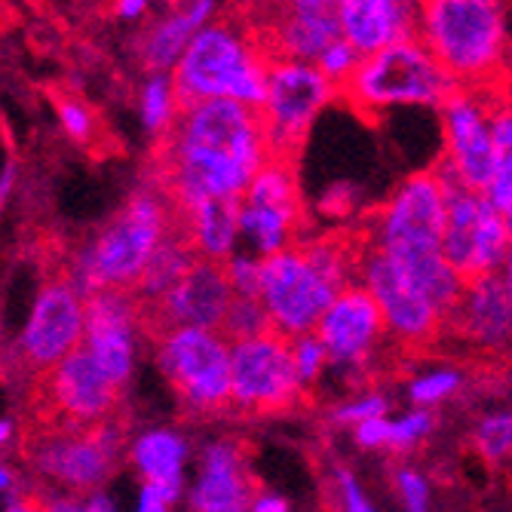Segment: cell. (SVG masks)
<instances>
[{"mask_svg":"<svg viewBox=\"0 0 512 512\" xmlns=\"http://www.w3.org/2000/svg\"><path fill=\"white\" fill-rule=\"evenodd\" d=\"M359 249L362 240L322 237L264 258L258 301L273 332L289 341L316 332L332 301L356 283Z\"/></svg>","mask_w":512,"mask_h":512,"instance_id":"1","label":"cell"},{"mask_svg":"<svg viewBox=\"0 0 512 512\" xmlns=\"http://www.w3.org/2000/svg\"><path fill=\"white\" fill-rule=\"evenodd\" d=\"M270 53L249 19H212L181 56L172 83L181 108L200 102H240L261 108L267 92Z\"/></svg>","mask_w":512,"mask_h":512,"instance_id":"2","label":"cell"},{"mask_svg":"<svg viewBox=\"0 0 512 512\" xmlns=\"http://www.w3.org/2000/svg\"><path fill=\"white\" fill-rule=\"evenodd\" d=\"M172 227L175 212L169 200L154 184H145L99 230L96 240L65 264V276L83 298L96 292H132Z\"/></svg>","mask_w":512,"mask_h":512,"instance_id":"3","label":"cell"},{"mask_svg":"<svg viewBox=\"0 0 512 512\" xmlns=\"http://www.w3.org/2000/svg\"><path fill=\"white\" fill-rule=\"evenodd\" d=\"M417 37L460 89L491 92L509 71L506 10L497 0H427Z\"/></svg>","mask_w":512,"mask_h":512,"instance_id":"4","label":"cell"},{"mask_svg":"<svg viewBox=\"0 0 512 512\" xmlns=\"http://www.w3.org/2000/svg\"><path fill=\"white\" fill-rule=\"evenodd\" d=\"M457 92V83L421 43L402 40L387 50L365 56L341 99L359 114H384L393 108H442Z\"/></svg>","mask_w":512,"mask_h":512,"instance_id":"5","label":"cell"},{"mask_svg":"<svg viewBox=\"0 0 512 512\" xmlns=\"http://www.w3.org/2000/svg\"><path fill=\"white\" fill-rule=\"evenodd\" d=\"M120 387L108 381L86 347L37 375L25 396V427L34 433L89 430L120 417Z\"/></svg>","mask_w":512,"mask_h":512,"instance_id":"6","label":"cell"},{"mask_svg":"<svg viewBox=\"0 0 512 512\" xmlns=\"http://www.w3.org/2000/svg\"><path fill=\"white\" fill-rule=\"evenodd\" d=\"M445 215L448 194L439 169L414 172L368 215L362 243L396 261L442 252Z\"/></svg>","mask_w":512,"mask_h":512,"instance_id":"7","label":"cell"},{"mask_svg":"<svg viewBox=\"0 0 512 512\" xmlns=\"http://www.w3.org/2000/svg\"><path fill=\"white\" fill-rule=\"evenodd\" d=\"M123 451L120 417L89 430L34 433L22 430L19 454L43 476L68 485L74 494H96L117 470Z\"/></svg>","mask_w":512,"mask_h":512,"instance_id":"8","label":"cell"},{"mask_svg":"<svg viewBox=\"0 0 512 512\" xmlns=\"http://www.w3.org/2000/svg\"><path fill=\"white\" fill-rule=\"evenodd\" d=\"M341 96V89L329 83L316 65L292 62V59H270L267 92L258 108L264 135L273 160H289L301 148L316 117Z\"/></svg>","mask_w":512,"mask_h":512,"instance_id":"9","label":"cell"},{"mask_svg":"<svg viewBox=\"0 0 512 512\" xmlns=\"http://www.w3.org/2000/svg\"><path fill=\"white\" fill-rule=\"evenodd\" d=\"M436 169L445 181V194H448L445 237H442L445 261L467 279V283L479 276L500 273L512 249V237L503 221V212L485 194H473L463 188L445 166H436Z\"/></svg>","mask_w":512,"mask_h":512,"instance_id":"10","label":"cell"},{"mask_svg":"<svg viewBox=\"0 0 512 512\" xmlns=\"http://www.w3.org/2000/svg\"><path fill=\"white\" fill-rule=\"evenodd\" d=\"M163 378L194 414H218L230 405V344L221 332L178 329L154 341Z\"/></svg>","mask_w":512,"mask_h":512,"instance_id":"11","label":"cell"},{"mask_svg":"<svg viewBox=\"0 0 512 512\" xmlns=\"http://www.w3.org/2000/svg\"><path fill=\"white\" fill-rule=\"evenodd\" d=\"M356 283L375 298L387 335L408 350H421L445 332V316L411 279V273L390 255L362 243Z\"/></svg>","mask_w":512,"mask_h":512,"instance_id":"12","label":"cell"},{"mask_svg":"<svg viewBox=\"0 0 512 512\" xmlns=\"http://www.w3.org/2000/svg\"><path fill=\"white\" fill-rule=\"evenodd\" d=\"M304 384L283 335L230 344V405L246 414H279L304 399Z\"/></svg>","mask_w":512,"mask_h":512,"instance_id":"13","label":"cell"},{"mask_svg":"<svg viewBox=\"0 0 512 512\" xmlns=\"http://www.w3.org/2000/svg\"><path fill=\"white\" fill-rule=\"evenodd\" d=\"M304 221L298 181L289 160H270L249 184L240 203V237L246 252L273 258L298 246V230Z\"/></svg>","mask_w":512,"mask_h":512,"instance_id":"14","label":"cell"},{"mask_svg":"<svg viewBox=\"0 0 512 512\" xmlns=\"http://www.w3.org/2000/svg\"><path fill=\"white\" fill-rule=\"evenodd\" d=\"M83 332H86L83 295L65 276V270L46 273L34 316L16 350V365L22 368V375L34 381L43 371L65 362L74 350H80Z\"/></svg>","mask_w":512,"mask_h":512,"instance_id":"15","label":"cell"},{"mask_svg":"<svg viewBox=\"0 0 512 512\" xmlns=\"http://www.w3.org/2000/svg\"><path fill=\"white\" fill-rule=\"evenodd\" d=\"M494 96L485 89H460L439 108L445 151L439 166H445L463 188L473 194H488L494 178V135L491 111Z\"/></svg>","mask_w":512,"mask_h":512,"instance_id":"16","label":"cell"},{"mask_svg":"<svg viewBox=\"0 0 512 512\" xmlns=\"http://www.w3.org/2000/svg\"><path fill=\"white\" fill-rule=\"evenodd\" d=\"M234 286H230L224 264L215 261H197L191 273L181 283L163 295L154 304H142V335L157 341L160 335L178 332V329H203V332H221L224 316L234 304Z\"/></svg>","mask_w":512,"mask_h":512,"instance_id":"17","label":"cell"},{"mask_svg":"<svg viewBox=\"0 0 512 512\" xmlns=\"http://www.w3.org/2000/svg\"><path fill=\"white\" fill-rule=\"evenodd\" d=\"M316 338L329 350L335 368L365 371L381 353L387 335L384 316L359 283L347 286L316 325Z\"/></svg>","mask_w":512,"mask_h":512,"instance_id":"18","label":"cell"},{"mask_svg":"<svg viewBox=\"0 0 512 512\" xmlns=\"http://www.w3.org/2000/svg\"><path fill=\"white\" fill-rule=\"evenodd\" d=\"M83 347L114 387H126L135 362V335H142V307L132 292H96L83 298Z\"/></svg>","mask_w":512,"mask_h":512,"instance_id":"19","label":"cell"},{"mask_svg":"<svg viewBox=\"0 0 512 512\" xmlns=\"http://www.w3.org/2000/svg\"><path fill=\"white\" fill-rule=\"evenodd\" d=\"M270 59L316 65V59L341 40L338 0H292L273 7L264 25H255Z\"/></svg>","mask_w":512,"mask_h":512,"instance_id":"20","label":"cell"},{"mask_svg":"<svg viewBox=\"0 0 512 512\" xmlns=\"http://www.w3.org/2000/svg\"><path fill=\"white\" fill-rule=\"evenodd\" d=\"M445 332L485 356L512 353V298L500 273L470 279L463 286L457 307L445 319Z\"/></svg>","mask_w":512,"mask_h":512,"instance_id":"21","label":"cell"},{"mask_svg":"<svg viewBox=\"0 0 512 512\" xmlns=\"http://www.w3.org/2000/svg\"><path fill=\"white\" fill-rule=\"evenodd\" d=\"M252 494L246 448L237 439L209 442L191 488V512H249Z\"/></svg>","mask_w":512,"mask_h":512,"instance_id":"22","label":"cell"},{"mask_svg":"<svg viewBox=\"0 0 512 512\" xmlns=\"http://www.w3.org/2000/svg\"><path fill=\"white\" fill-rule=\"evenodd\" d=\"M341 37L365 59L417 37L421 4L408 0H338Z\"/></svg>","mask_w":512,"mask_h":512,"instance_id":"23","label":"cell"},{"mask_svg":"<svg viewBox=\"0 0 512 512\" xmlns=\"http://www.w3.org/2000/svg\"><path fill=\"white\" fill-rule=\"evenodd\" d=\"M218 7L212 0H197V4L169 7L160 19H154L142 34L135 37V56L145 71L151 74H172L188 53L194 37L215 19Z\"/></svg>","mask_w":512,"mask_h":512,"instance_id":"24","label":"cell"},{"mask_svg":"<svg viewBox=\"0 0 512 512\" xmlns=\"http://www.w3.org/2000/svg\"><path fill=\"white\" fill-rule=\"evenodd\" d=\"M243 200H203L191 209L175 212V227L194 246L203 261L227 264L237 255Z\"/></svg>","mask_w":512,"mask_h":512,"instance_id":"25","label":"cell"},{"mask_svg":"<svg viewBox=\"0 0 512 512\" xmlns=\"http://www.w3.org/2000/svg\"><path fill=\"white\" fill-rule=\"evenodd\" d=\"M200 261V255L194 252V246L184 240V234L178 227L169 230V237L157 246L154 258L148 261L142 279H138V286L132 289V295L142 301V304H154L160 301L163 295H169L184 276L191 273V267Z\"/></svg>","mask_w":512,"mask_h":512,"instance_id":"26","label":"cell"},{"mask_svg":"<svg viewBox=\"0 0 512 512\" xmlns=\"http://www.w3.org/2000/svg\"><path fill=\"white\" fill-rule=\"evenodd\" d=\"M188 442L172 430H151L138 436L132 445V463L145 485H172L181 488L184 460H188Z\"/></svg>","mask_w":512,"mask_h":512,"instance_id":"27","label":"cell"},{"mask_svg":"<svg viewBox=\"0 0 512 512\" xmlns=\"http://www.w3.org/2000/svg\"><path fill=\"white\" fill-rule=\"evenodd\" d=\"M46 96H50L65 132L74 138V145L86 148L89 154H102L108 142L102 129V117L80 96V89H74L71 83H46Z\"/></svg>","mask_w":512,"mask_h":512,"instance_id":"28","label":"cell"},{"mask_svg":"<svg viewBox=\"0 0 512 512\" xmlns=\"http://www.w3.org/2000/svg\"><path fill=\"white\" fill-rule=\"evenodd\" d=\"M491 135H494V178L485 197L500 212H506L512 203V102L506 99L494 102Z\"/></svg>","mask_w":512,"mask_h":512,"instance_id":"29","label":"cell"},{"mask_svg":"<svg viewBox=\"0 0 512 512\" xmlns=\"http://www.w3.org/2000/svg\"><path fill=\"white\" fill-rule=\"evenodd\" d=\"M181 111L184 108L178 102L172 74H151L148 83L142 86V120H145L148 132L157 138V142L175 129Z\"/></svg>","mask_w":512,"mask_h":512,"instance_id":"30","label":"cell"},{"mask_svg":"<svg viewBox=\"0 0 512 512\" xmlns=\"http://www.w3.org/2000/svg\"><path fill=\"white\" fill-rule=\"evenodd\" d=\"M473 448L491 467H500L512 457V408H494L479 417L473 427Z\"/></svg>","mask_w":512,"mask_h":512,"instance_id":"31","label":"cell"},{"mask_svg":"<svg viewBox=\"0 0 512 512\" xmlns=\"http://www.w3.org/2000/svg\"><path fill=\"white\" fill-rule=\"evenodd\" d=\"M273 332L270 316L264 310V304L258 298H234L230 304L221 335L227 338V344H243V341H255Z\"/></svg>","mask_w":512,"mask_h":512,"instance_id":"32","label":"cell"},{"mask_svg":"<svg viewBox=\"0 0 512 512\" xmlns=\"http://www.w3.org/2000/svg\"><path fill=\"white\" fill-rule=\"evenodd\" d=\"M463 387V375L451 365H439V368H430L424 375H417L408 381V399L414 408H427L433 411L436 405L448 402L451 396H457Z\"/></svg>","mask_w":512,"mask_h":512,"instance_id":"33","label":"cell"},{"mask_svg":"<svg viewBox=\"0 0 512 512\" xmlns=\"http://www.w3.org/2000/svg\"><path fill=\"white\" fill-rule=\"evenodd\" d=\"M433 430H436V414L427 408H411L399 417H390L387 448L396 454H405V451L421 445L427 436H433Z\"/></svg>","mask_w":512,"mask_h":512,"instance_id":"34","label":"cell"},{"mask_svg":"<svg viewBox=\"0 0 512 512\" xmlns=\"http://www.w3.org/2000/svg\"><path fill=\"white\" fill-rule=\"evenodd\" d=\"M289 344H292V362H295L298 378H301L304 390H310L313 384H319V378L325 375V368L332 365L329 350H325V344L316 338V332L292 338Z\"/></svg>","mask_w":512,"mask_h":512,"instance_id":"35","label":"cell"},{"mask_svg":"<svg viewBox=\"0 0 512 512\" xmlns=\"http://www.w3.org/2000/svg\"><path fill=\"white\" fill-rule=\"evenodd\" d=\"M359 62H362V56L353 50V46L341 37V40H335L329 50H325L319 59H316V68H319V74L329 80V83H335L338 89H344L350 80H353V74H356V68H359Z\"/></svg>","mask_w":512,"mask_h":512,"instance_id":"36","label":"cell"},{"mask_svg":"<svg viewBox=\"0 0 512 512\" xmlns=\"http://www.w3.org/2000/svg\"><path fill=\"white\" fill-rule=\"evenodd\" d=\"M390 402L384 393H362L356 399H347L341 405H335L332 417L335 424H344V427H362L365 421H378V417H390Z\"/></svg>","mask_w":512,"mask_h":512,"instance_id":"37","label":"cell"},{"mask_svg":"<svg viewBox=\"0 0 512 512\" xmlns=\"http://www.w3.org/2000/svg\"><path fill=\"white\" fill-rule=\"evenodd\" d=\"M261 264L264 258L252 255V252H237L224 264L227 270V279L230 286H234V295L237 298H258V289H261Z\"/></svg>","mask_w":512,"mask_h":512,"instance_id":"38","label":"cell"},{"mask_svg":"<svg viewBox=\"0 0 512 512\" xmlns=\"http://www.w3.org/2000/svg\"><path fill=\"white\" fill-rule=\"evenodd\" d=\"M396 491L405 512H430V482L421 470L414 467L396 470Z\"/></svg>","mask_w":512,"mask_h":512,"instance_id":"39","label":"cell"},{"mask_svg":"<svg viewBox=\"0 0 512 512\" xmlns=\"http://www.w3.org/2000/svg\"><path fill=\"white\" fill-rule=\"evenodd\" d=\"M335 494H338V509L341 512H378L371 497L362 491L359 479L350 470L335 473Z\"/></svg>","mask_w":512,"mask_h":512,"instance_id":"40","label":"cell"},{"mask_svg":"<svg viewBox=\"0 0 512 512\" xmlns=\"http://www.w3.org/2000/svg\"><path fill=\"white\" fill-rule=\"evenodd\" d=\"M181 488L172 485H145L142 497H138V512H172Z\"/></svg>","mask_w":512,"mask_h":512,"instance_id":"41","label":"cell"},{"mask_svg":"<svg viewBox=\"0 0 512 512\" xmlns=\"http://www.w3.org/2000/svg\"><path fill=\"white\" fill-rule=\"evenodd\" d=\"M387 436H390V417H378V421H365L362 427L353 430V439L359 448L378 451L387 448Z\"/></svg>","mask_w":512,"mask_h":512,"instance_id":"42","label":"cell"},{"mask_svg":"<svg viewBox=\"0 0 512 512\" xmlns=\"http://www.w3.org/2000/svg\"><path fill=\"white\" fill-rule=\"evenodd\" d=\"M249 512H292V506L283 494H276V491H255Z\"/></svg>","mask_w":512,"mask_h":512,"instance_id":"43","label":"cell"},{"mask_svg":"<svg viewBox=\"0 0 512 512\" xmlns=\"http://www.w3.org/2000/svg\"><path fill=\"white\" fill-rule=\"evenodd\" d=\"M148 4L145 0H123V4H114L111 13L120 16V19H138V16H148Z\"/></svg>","mask_w":512,"mask_h":512,"instance_id":"44","label":"cell"},{"mask_svg":"<svg viewBox=\"0 0 512 512\" xmlns=\"http://www.w3.org/2000/svg\"><path fill=\"white\" fill-rule=\"evenodd\" d=\"M86 512H114V506H111V500L105 494H92L86 500Z\"/></svg>","mask_w":512,"mask_h":512,"instance_id":"45","label":"cell"},{"mask_svg":"<svg viewBox=\"0 0 512 512\" xmlns=\"http://www.w3.org/2000/svg\"><path fill=\"white\" fill-rule=\"evenodd\" d=\"M50 512H86V503H77V500H50Z\"/></svg>","mask_w":512,"mask_h":512,"instance_id":"46","label":"cell"},{"mask_svg":"<svg viewBox=\"0 0 512 512\" xmlns=\"http://www.w3.org/2000/svg\"><path fill=\"white\" fill-rule=\"evenodd\" d=\"M500 279H503V286H506V292H509V298H512V249H509V255H506V264H503V270H500Z\"/></svg>","mask_w":512,"mask_h":512,"instance_id":"47","label":"cell"},{"mask_svg":"<svg viewBox=\"0 0 512 512\" xmlns=\"http://www.w3.org/2000/svg\"><path fill=\"white\" fill-rule=\"evenodd\" d=\"M13 485V476L7 470H0V488H10Z\"/></svg>","mask_w":512,"mask_h":512,"instance_id":"48","label":"cell"},{"mask_svg":"<svg viewBox=\"0 0 512 512\" xmlns=\"http://www.w3.org/2000/svg\"><path fill=\"white\" fill-rule=\"evenodd\" d=\"M503 221H506V227H509V237H512V203H509V209L503 212Z\"/></svg>","mask_w":512,"mask_h":512,"instance_id":"49","label":"cell"},{"mask_svg":"<svg viewBox=\"0 0 512 512\" xmlns=\"http://www.w3.org/2000/svg\"><path fill=\"white\" fill-rule=\"evenodd\" d=\"M10 433H13V430H10V424H0V442L10 439Z\"/></svg>","mask_w":512,"mask_h":512,"instance_id":"50","label":"cell"},{"mask_svg":"<svg viewBox=\"0 0 512 512\" xmlns=\"http://www.w3.org/2000/svg\"><path fill=\"white\" fill-rule=\"evenodd\" d=\"M43 512H50V506H46V509H43Z\"/></svg>","mask_w":512,"mask_h":512,"instance_id":"51","label":"cell"}]
</instances>
